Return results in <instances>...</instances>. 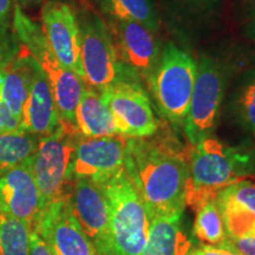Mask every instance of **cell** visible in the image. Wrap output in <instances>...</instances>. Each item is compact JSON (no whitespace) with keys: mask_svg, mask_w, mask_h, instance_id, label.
Wrapping results in <instances>:
<instances>
[{"mask_svg":"<svg viewBox=\"0 0 255 255\" xmlns=\"http://www.w3.org/2000/svg\"><path fill=\"white\" fill-rule=\"evenodd\" d=\"M193 248L180 213L149 220L148 238L139 255H188Z\"/></svg>","mask_w":255,"mask_h":255,"instance_id":"obj_18","label":"cell"},{"mask_svg":"<svg viewBox=\"0 0 255 255\" xmlns=\"http://www.w3.org/2000/svg\"><path fill=\"white\" fill-rule=\"evenodd\" d=\"M36 68V60L23 45H20L18 55L5 69L4 79L0 88V100L11 114L21 122Z\"/></svg>","mask_w":255,"mask_h":255,"instance_id":"obj_19","label":"cell"},{"mask_svg":"<svg viewBox=\"0 0 255 255\" xmlns=\"http://www.w3.org/2000/svg\"><path fill=\"white\" fill-rule=\"evenodd\" d=\"M110 26L115 49L123 69L139 82L148 81L161 55L155 32L136 21L111 19Z\"/></svg>","mask_w":255,"mask_h":255,"instance_id":"obj_12","label":"cell"},{"mask_svg":"<svg viewBox=\"0 0 255 255\" xmlns=\"http://www.w3.org/2000/svg\"><path fill=\"white\" fill-rule=\"evenodd\" d=\"M186 205L194 210L223 188L253 177L255 154L209 136L191 146Z\"/></svg>","mask_w":255,"mask_h":255,"instance_id":"obj_2","label":"cell"},{"mask_svg":"<svg viewBox=\"0 0 255 255\" xmlns=\"http://www.w3.org/2000/svg\"><path fill=\"white\" fill-rule=\"evenodd\" d=\"M229 244L241 255H255V238H229Z\"/></svg>","mask_w":255,"mask_h":255,"instance_id":"obj_28","label":"cell"},{"mask_svg":"<svg viewBox=\"0 0 255 255\" xmlns=\"http://www.w3.org/2000/svg\"><path fill=\"white\" fill-rule=\"evenodd\" d=\"M81 68L85 85L103 91L124 73L110 30L100 17L87 15L78 21Z\"/></svg>","mask_w":255,"mask_h":255,"instance_id":"obj_9","label":"cell"},{"mask_svg":"<svg viewBox=\"0 0 255 255\" xmlns=\"http://www.w3.org/2000/svg\"><path fill=\"white\" fill-rule=\"evenodd\" d=\"M228 238H255V182L246 178L215 196Z\"/></svg>","mask_w":255,"mask_h":255,"instance_id":"obj_16","label":"cell"},{"mask_svg":"<svg viewBox=\"0 0 255 255\" xmlns=\"http://www.w3.org/2000/svg\"><path fill=\"white\" fill-rule=\"evenodd\" d=\"M12 30L19 44L30 52L46 76L60 121L76 127V110L87 87L85 83L78 75L59 63L50 49L41 27L24 13L17 0L12 13Z\"/></svg>","mask_w":255,"mask_h":255,"instance_id":"obj_3","label":"cell"},{"mask_svg":"<svg viewBox=\"0 0 255 255\" xmlns=\"http://www.w3.org/2000/svg\"><path fill=\"white\" fill-rule=\"evenodd\" d=\"M31 228L0 213V255H30Z\"/></svg>","mask_w":255,"mask_h":255,"instance_id":"obj_25","label":"cell"},{"mask_svg":"<svg viewBox=\"0 0 255 255\" xmlns=\"http://www.w3.org/2000/svg\"><path fill=\"white\" fill-rule=\"evenodd\" d=\"M231 111L240 128L255 136V66L240 76L232 95Z\"/></svg>","mask_w":255,"mask_h":255,"instance_id":"obj_21","label":"cell"},{"mask_svg":"<svg viewBox=\"0 0 255 255\" xmlns=\"http://www.w3.org/2000/svg\"><path fill=\"white\" fill-rule=\"evenodd\" d=\"M102 188L109 205L113 255H139L148 238L149 218L126 169H121Z\"/></svg>","mask_w":255,"mask_h":255,"instance_id":"obj_5","label":"cell"},{"mask_svg":"<svg viewBox=\"0 0 255 255\" xmlns=\"http://www.w3.org/2000/svg\"><path fill=\"white\" fill-rule=\"evenodd\" d=\"M253 178H255V167H254V171H253Z\"/></svg>","mask_w":255,"mask_h":255,"instance_id":"obj_34","label":"cell"},{"mask_svg":"<svg viewBox=\"0 0 255 255\" xmlns=\"http://www.w3.org/2000/svg\"><path fill=\"white\" fill-rule=\"evenodd\" d=\"M14 0H0V27H11Z\"/></svg>","mask_w":255,"mask_h":255,"instance_id":"obj_30","label":"cell"},{"mask_svg":"<svg viewBox=\"0 0 255 255\" xmlns=\"http://www.w3.org/2000/svg\"><path fill=\"white\" fill-rule=\"evenodd\" d=\"M76 129L87 138L119 135L113 115L102 92L85 87L75 117Z\"/></svg>","mask_w":255,"mask_h":255,"instance_id":"obj_20","label":"cell"},{"mask_svg":"<svg viewBox=\"0 0 255 255\" xmlns=\"http://www.w3.org/2000/svg\"><path fill=\"white\" fill-rule=\"evenodd\" d=\"M40 19L41 31L57 59L82 78L81 33L72 8L59 0H49L43 4Z\"/></svg>","mask_w":255,"mask_h":255,"instance_id":"obj_13","label":"cell"},{"mask_svg":"<svg viewBox=\"0 0 255 255\" xmlns=\"http://www.w3.org/2000/svg\"><path fill=\"white\" fill-rule=\"evenodd\" d=\"M39 138V136L27 131L1 133L0 135V176L31 157L36 151Z\"/></svg>","mask_w":255,"mask_h":255,"instance_id":"obj_24","label":"cell"},{"mask_svg":"<svg viewBox=\"0 0 255 255\" xmlns=\"http://www.w3.org/2000/svg\"><path fill=\"white\" fill-rule=\"evenodd\" d=\"M72 213L97 255H113L110 242L109 205L100 184L77 178L69 193Z\"/></svg>","mask_w":255,"mask_h":255,"instance_id":"obj_11","label":"cell"},{"mask_svg":"<svg viewBox=\"0 0 255 255\" xmlns=\"http://www.w3.org/2000/svg\"><path fill=\"white\" fill-rule=\"evenodd\" d=\"M188 255H241V254H239L238 252L232 247V245L229 244V239H228V241L220 247L203 246V245H200V247L193 248Z\"/></svg>","mask_w":255,"mask_h":255,"instance_id":"obj_27","label":"cell"},{"mask_svg":"<svg viewBox=\"0 0 255 255\" xmlns=\"http://www.w3.org/2000/svg\"><path fill=\"white\" fill-rule=\"evenodd\" d=\"M201 2H210V1H213V0H200Z\"/></svg>","mask_w":255,"mask_h":255,"instance_id":"obj_33","label":"cell"},{"mask_svg":"<svg viewBox=\"0 0 255 255\" xmlns=\"http://www.w3.org/2000/svg\"><path fill=\"white\" fill-rule=\"evenodd\" d=\"M128 138L121 135L87 138L79 137L76 143L70 177L85 178L104 184L124 168Z\"/></svg>","mask_w":255,"mask_h":255,"instance_id":"obj_10","label":"cell"},{"mask_svg":"<svg viewBox=\"0 0 255 255\" xmlns=\"http://www.w3.org/2000/svg\"><path fill=\"white\" fill-rule=\"evenodd\" d=\"M60 124L52 90L46 76L37 64L30 94L24 107V130L39 137L52 133Z\"/></svg>","mask_w":255,"mask_h":255,"instance_id":"obj_17","label":"cell"},{"mask_svg":"<svg viewBox=\"0 0 255 255\" xmlns=\"http://www.w3.org/2000/svg\"><path fill=\"white\" fill-rule=\"evenodd\" d=\"M245 30H246L247 37L255 44V0H250V5H248L247 8Z\"/></svg>","mask_w":255,"mask_h":255,"instance_id":"obj_31","label":"cell"},{"mask_svg":"<svg viewBox=\"0 0 255 255\" xmlns=\"http://www.w3.org/2000/svg\"><path fill=\"white\" fill-rule=\"evenodd\" d=\"M44 212L40 191L28 161L0 176V213L20 220L36 231Z\"/></svg>","mask_w":255,"mask_h":255,"instance_id":"obj_14","label":"cell"},{"mask_svg":"<svg viewBox=\"0 0 255 255\" xmlns=\"http://www.w3.org/2000/svg\"><path fill=\"white\" fill-rule=\"evenodd\" d=\"M196 65L195 84L183 126L187 141L191 146L213 136L226 90L225 76L215 60L202 57Z\"/></svg>","mask_w":255,"mask_h":255,"instance_id":"obj_8","label":"cell"},{"mask_svg":"<svg viewBox=\"0 0 255 255\" xmlns=\"http://www.w3.org/2000/svg\"><path fill=\"white\" fill-rule=\"evenodd\" d=\"M36 231L53 255H97L73 215L69 195L44 209Z\"/></svg>","mask_w":255,"mask_h":255,"instance_id":"obj_15","label":"cell"},{"mask_svg":"<svg viewBox=\"0 0 255 255\" xmlns=\"http://www.w3.org/2000/svg\"><path fill=\"white\" fill-rule=\"evenodd\" d=\"M197 65L187 51L169 41L146 81L158 113L175 127H183L195 84Z\"/></svg>","mask_w":255,"mask_h":255,"instance_id":"obj_4","label":"cell"},{"mask_svg":"<svg viewBox=\"0 0 255 255\" xmlns=\"http://www.w3.org/2000/svg\"><path fill=\"white\" fill-rule=\"evenodd\" d=\"M78 135L76 127L60 121L55 131L40 137L34 154L27 158L44 209L69 195L72 184L70 167Z\"/></svg>","mask_w":255,"mask_h":255,"instance_id":"obj_6","label":"cell"},{"mask_svg":"<svg viewBox=\"0 0 255 255\" xmlns=\"http://www.w3.org/2000/svg\"><path fill=\"white\" fill-rule=\"evenodd\" d=\"M30 255H53L50 247L37 231L31 232Z\"/></svg>","mask_w":255,"mask_h":255,"instance_id":"obj_29","label":"cell"},{"mask_svg":"<svg viewBox=\"0 0 255 255\" xmlns=\"http://www.w3.org/2000/svg\"><path fill=\"white\" fill-rule=\"evenodd\" d=\"M20 44L12 27H0V72H2L18 55Z\"/></svg>","mask_w":255,"mask_h":255,"instance_id":"obj_26","label":"cell"},{"mask_svg":"<svg viewBox=\"0 0 255 255\" xmlns=\"http://www.w3.org/2000/svg\"><path fill=\"white\" fill-rule=\"evenodd\" d=\"M124 169L149 220L184 213L189 157L183 150L150 137L128 138Z\"/></svg>","mask_w":255,"mask_h":255,"instance_id":"obj_1","label":"cell"},{"mask_svg":"<svg viewBox=\"0 0 255 255\" xmlns=\"http://www.w3.org/2000/svg\"><path fill=\"white\" fill-rule=\"evenodd\" d=\"M102 9L113 20L136 21L157 32L159 20L151 0H100Z\"/></svg>","mask_w":255,"mask_h":255,"instance_id":"obj_23","label":"cell"},{"mask_svg":"<svg viewBox=\"0 0 255 255\" xmlns=\"http://www.w3.org/2000/svg\"><path fill=\"white\" fill-rule=\"evenodd\" d=\"M18 2H20L23 6H34V5H38V4H41V2H46L49 1V0H17Z\"/></svg>","mask_w":255,"mask_h":255,"instance_id":"obj_32","label":"cell"},{"mask_svg":"<svg viewBox=\"0 0 255 255\" xmlns=\"http://www.w3.org/2000/svg\"><path fill=\"white\" fill-rule=\"evenodd\" d=\"M193 237L203 246L220 247L228 241L222 215L215 199L208 200L196 208Z\"/></svg>","mask_w":255,"mask_h":255,"instance_id":"obj_22","label":"cell"},{"mask_svg":"<svg viewBox=\"0 0 255 255\" xmlns=\"http://www.w3.org/2000/svg\"><path fill=\"white\" fill-rule=\"evenodd\" d=\"M101 92L119 135L126 138H146L157 132L159 124L150 98L141 82L126 70L116 82Z\"/></svg>","mask_w":255,"mask_h":255,"instance_id":"obj_7","label":"cell"}]
</instances>
